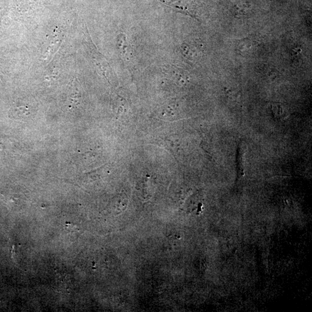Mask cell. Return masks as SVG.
<instances>
[{"instance_id": "cell-1", "label": "cell", "mask_w": 312, "mask_h": 312, "mask_svg": "<svg viewBox=\"0 0 312 312\" xmlns=\"http://www.w3.org/2000/svg\"><path fill=\"white\" fill-rule=\"evenodd\" d=\"M117 48L124 66L130 73H134L135 63L133 50L125 34H120L119 35L117 39Z\"/></svg>"}, {"instance_id": "cell-2", "label": "cell", "mask_w": 312, "mask_h": 312, "mask_svg": "<svg viewBox=\"0 0 312 312\" xmlns=\"http://www.w3.org/2000/svg\"><path fill=\"white\" fill-rule=\"evenodd\" d=\"M165 6L184 14L194 16L193 6L189 0H160Z\"/></svg>"}, {"instance_id": "cell-3", "label": "cell", "mask_w": 312, "mask_h": 312, "mask_svg": "<svg viewBox=\"0 0 312 312\" xmlns=\"http://www.w3.org/2000/svg\"><path fill=\"white\" fill-rule=\"evenodd\" d=\"M272 111L274 116L278 119H283L287 116V112L284 107L279 103H275L272 106Z\"/></svg>"}, {"instance_id": "cell-4", "label": "cell", "mask_w": 312, "mask_h": 312, "mask_svg": "<svg viewBox=\"0 0 312 312\" xmlns=\"http://www.w3.org/2000/svg\"><path fill=\"white\" fill-rule=\"evenodd\" d=\"M10 115L11 117L15 119H20L22 117L26 116V110L25 108H16L15 109H13L10 112Z\"/></svg>"}]
</instances>
